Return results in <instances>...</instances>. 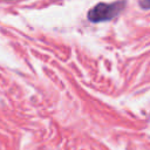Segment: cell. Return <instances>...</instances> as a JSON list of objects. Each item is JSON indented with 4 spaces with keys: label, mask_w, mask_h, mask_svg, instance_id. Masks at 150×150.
Wrapping results in <instances>:
<instances>
[{
    "label": "cell",
    "mask_w": 150,
    "mask_h": 150,
    "mask_svg": "<svg viewBox=\"0 0 150 150\" xmlns=\"http://www.w3.org/2000/svg\"><path fill=\"white\" fill-rule=\"evenodd\" d=\"M125 2L124 1H115V2H100L96 4L88 12V19L91 22H102L107 20H111L115 18L123 8Z\"/></svg>",
    "instance_id": "obj_1"
},
{
    "label": "cell",
    "mask_w": 150,
    "mask_h": 150,
    "mask_svg": "<svg viewBox=\"0 0 150 150\" xmlns=\"http://www.w3.org/2000/svg\"><path fill=\"white\" fill-rule=\"evenodd\" d=\"M139 6L143 9H150V0H139Z\"/></svg>",
    "instance_id": "obj_2"
}]
</instances>
